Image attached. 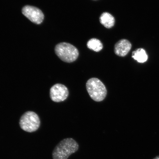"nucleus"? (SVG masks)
Here are the masks:
<instances>
[{"label":"nucleus","instance_id":"obj_1","mask_svg":"<svg viewBox=\"0 0 159 159\" xmlns=\"http://www.w3.org/2000/svg\"><path fill=\"white\" fill-rule=\"evenodd\" d=\"M79 145L72 138L63 139L55 147L52 152L53 159H67L79 150Z\"/></svg>","mask_w":159,"mask_h":159},{"label":"nucleus","instance_id":"obj_2","mask_svg":"<svg viewBox=\"0 0 159 159\" xmlns=\"http://www.w3.org/2000/svg\"><path fill=\"white\" fill-rule=\"evenodd\" d=\"M55 51L59 58L66 63H71L76 61L79 56L76 48L67 43H58L56 46Z\"/></svg>","mask_w":159,"mask_h":159},{"label":"nucleus","instance_id":"obj_3","mask_svg":"<svg viewBox=\"0 0 159 159\" xmlns=\"http://www.w3.org/2000/svg\"><path fill=\"white\" fill-rule=\"evenodd\" d=\"M86 89L91 98L96 102L104 100L107 94V90L105 85L98 79L92 78L87 81Z\"/></svg>","mask_w":159,"mask_h":159},{"label":"nucleus","instance_id":"obj_4","mask_svg":"<svg viewBox=\"0 0 159 159\" xmlns=\"http://www.w3.org/2000/svg\"><path fill=\"white\" fill-rule=\"evenodd\" d=\"M40 120L38 115L29 111L23 114L20 119L19 125L24 131L29 133L35 132L39 128Z\"/></svg>","mask_w":159,"mask_h":159},{"label":"nucleus","instance_id":"obj_5","mask_svg":"<svg viewBox=\"0 0 159 159\" xmlns=\"http://www.w3.org/2000/svg\"><path fill=\"white\" fill-rule=\"evenodd\" d=\"M22 13L30 21L35 24H41L44 19V16L43 12L33 6H25L22 9Z\"/></svg>","mask_w":159,"mask_h":159},{"label":"nucleus","instance_id":"obj_6","mask_svg":"<svg viewBox=\"0 0 159 159\" xmlns=\"http://www.w3.org/2000/svg\"><path fill=\"white\" fill-rule=\"evenodd\" d=\"M68 89L65 85L57 83L50 89V97L53 102H59L64 101L69 95Z\"/></svg>","mask_w":159,"mask_h":159},{"label":"nucleus","instance_id":"obj_7","mask_svg":"<svg viewBox=\"0 0 159 159\" xmlns=\"http://www.w3.org/2000/svg\"><path fill=\"white\" fill-rule=\"evenodd\" d=\"M132 47V44L128 40L122 39L115 44L114 52L118 56L124 57L128 54Z\"/></svg>","mask_w":159,"mask_h":159},{"label":"nucleus","instance_id":"obj_8","mask_svg":"<svg viewBox=\"0 0 159 159\" xmlns=\"http://www.w3.org/2000/svg\"><path fill=\"white\" fill-rule=\"evenodd\" d=\"M100 22L107 29H110L115 25V18L111 14L107 12L103 13L99 18Z\"/></svg>","mask_w":159,"mask_h":159},{"label":"nucleus","instance_id":"obj_9","mask_svg":"<svg viewBox=\"0 0 159 159\" xmlns=\"http://www.w3.org/2000/svg\"><path fill=\"white\" fill-rule=\"evenodd\" d=\"M132 58L139 63H143L148 60V56L143 49H137L132 52Z\"/></svg>","mask_w":159,"mask_h":159},{"label":"nucleus","instance_id":"obj_10","mask_svg":"<svg viewBox=\"0 0 159 159\" xmlns=\"http://www.w3.org/2000/svg\"><path fill=\"white\" fill-rule=\"evenodd\" d=\"M87 47L89 49L98 52L103 48L102 43L99 39L93 38L89 40L87 43Z\"/></svg>","mask_w":159,"mask_h":159},{"label":"nucleus","instance_id":"obj_11","mask_svg":"<svg viewBox=\"0 0 159 159\" xmlns=\"http://www.w3.org/2000/svg\"><path fill=\"white\" fill-rule=\"evenodd\" d=\"M153 159H159V156H157Z\"/></svg>","mask_w":159,"mask_h":159}]
</instances>
